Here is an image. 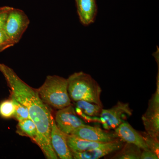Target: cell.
Instances as JSON below:
<instances>
[{"instance_id":"obj_1","label":"cell","mask_w":159,"mask_h":159,"mask_svg":"<svg viewBox=\"0 0 159 159\" xmlns=\"http://www.w3.org/2000/svg\"><path fill=\"white\" fill-rule=\"evenodd\" d=\"M0 71L10 89L11 97L28 109L30 119L34 122L37 129L36 144L47 159H58L51 144L52 114L41 99L37 90L24 82L12 69L6 65L0 63Z\"/></svg>"},{"instance_id":"obj_2","label":"cell","mask_w":159,"mask_h":159,"mask_svg":"<svg viewBox=\"0 0 159 159\" xmlns=\"http://www.w3.org/2000/svg\"><path fill=\"white\" fill-rule=\"evenodd\" d=\"M68 91L71 100H85L103 107L101 99L102 89L89 74L74 73L67 79Z\"/></svg>"},{"instance_id":"obj_3","label":"cell","mask_w":159,"mask_h":159,"mask_svg":"<svg viewBox=\"0 0 159 159\" xmlns=\"http://www.w3.org/2000/svg\"><path fill=\"white\" fill-rule=\"evenodd\" d=\"M37 90L43 102L54 108L61 109L71 104L67 79L57 75L48 76Z\"/></svg>"},{"instance_id":"obj_4","label":"cell","mask_w":159,"mask_h":159,"mask_svg":"<svg viewBox=\"0 0 159 159\" xmlns=\"http://www.w3.org/2000/svg\"><path fill=\"white\" fill-rule=\"evenodd\" d=\"M30 24V20L23 10L11 8L3 30L15 44L19 42Z\"/></svg>"},{"instance_id":"obj_5","label":"cell","mask_w":159,"mask_h":159,"mask_svg":"<svg viewBox=\"0 0 159 159\" xmlns=\"http://www.w3.org/2000/svg\"><path fill=\"white\" fill-rule=\"evenodd\" d=\"M133 110L128 103L118 101L111 108H102L100 116V121L106 130L115 129L128 117L132 115Z\"/></svg>"},{"instance_id":"obj_6","label":"cell","mask_w":159,"mask_h":159,"mask_svg":"<svg viewBox=\"0 0 159 159\" xmlns=\"http://www.w3.org/2000/svg\"><path fill=\"white\" fill-rule=\"evenodd\" d=\"M157 89L148 103V108L142 116V120L145 132L156 138L159 137V71Z\"/></svg>"},{"instance_id":"obj_7","label":"cell","mask_w":159,"mask_h":159,"mask_svg":"<svg viewBox=\"0 0 159 159\" xmlns=\"http://www.w3.org/2000/svg\"><path fill=\"white\" fill-rule=\"evenodd\" d=\"M54 120L57 127L67 135L71 134L75 129L85 124L84 121L77 116L76 110L71 104L58 110Z\"/></svg>"},{"instance_id":"obj_8","label":"cell","mask_w":159,"mask_h":159,"mask_svg":"<svg viewBox=\"0 0 159 159\" xmlns=\"http://www.w3.org/2000/svg\"><path fill=\"white\" fill-rule=\"evenodd\" d=\"M71 135L92 142L108 143L119 139L115 132L103 130L97 126L82 125L75 129Z\"/></svg>"},{"instance_id":"obj_9","label":"cell","mask_w":159,"mask_h":159,"mask_svg":"<svg viewBox=\"0 0 159 159\" xmlns=\"http://www.w3.org/2000/svg\"><path fill=\"white\" fill-rule=\"evenodd\" d=\"M51 144L58 158L61 159H73L67 143V134L57 127L52 115L51 116Z\"/></svg>"},{"instance_id":"obj_10","label":"cell","mask_w":159,"mask_h":159,"mask_svg":"<svg viewBox=\"0 0 159 159\" xmlns=\"http://www.w3.org/2000/svg\"><path fill=\"white\" fill-rule=\"evenodd\" d=\"M124 143L119 139L113 142L105 143L99 148L83 152L71 151V153L73 159H98L119 150L124 145Z\"/></svg>"},{"instance_id":"obj_11","label":"cell","mask_w":159,"mask_h":159,"mask_svg":"<svg viewBox=\"0 0 159 159\" xmlns=\"http://www.w3.org/2000/svg\"><path fill=\"white\" fill-rule=\"evenodd\" d=\"M114 132L122 142L134 144L142 150H149L141 133L136 130L128 122H122L115 129Z\"/></svg>"},{"instance_id":"obj_12","label":"cell","mask_w":159,"mask_h":159,"mask_svg":"<svg viewBox=\"0 0 159 159\" xmlns=\"http://www.w3.org/2000/svg\"><path fill=\"white\" fill-rule=\"evenodd\" d=\"M80 20L88 26L95 21L97 13L96 0H75Z\"/></svg>"},{"instance_id":"obj_13","label":"cell","mask_w":159,"mask_h":159,"mask_svg":"<svg viewBox=\"0 0 159 159\" xmlns=\"http://www.w3.org/2000/svg\"><path fill=\"white\" fill-rule=\"evenodd\" d=\"M67 143L71 151L83 152L99 148L106 143L92 142L70 134L67 135Z\"/></svg>"},{"instance_id":"obj_14","label":"cell","mask_w":159,"mask_h":159,"mask_svg":"<svg viewBox=\"0 0 159 159\" xmlns=\"http://www.w3.org/2000/svg\"><path fill=\"white\" fill-rule=\"evenodd\" d=\"M142 149L136 145L126 143L111 159H140Z\"/></svg>"},{"instance_id":"obj_15","label":"cell","mask_w":159,"mask_h":159,"mask_svg":"<svg viewBox=\"0 0 159 159\" xmlns=\"http://www.w3.org/2000/svg\"><path fill=\"white\" fill-rule=\"evenodd\" d=\"M18 130L19 133L29 137L35 143H37L38 131L36 125L31 119L19 121Z\"/></svg>"},{"instance_id":"obj_16","label":"cell","mask_w":159,"mask_h":159,"mask_svg":"<svg viewBox=\"0 0 159 159\" xmlns=\"http://www.w3.org/2000/svg\"><path fill=\"white\" fill-rule=\"evenodd\" d=\"M75 104L84 114L90 117L99 116L102 109V107L98 104L85 100L76 101Z\"/></svg>"},{"instance_id":"obj_17","label":"cell","mask_w":159,"mask_h":159,"mask_svg":"<svg viewBox=\"0 0 159 159\" xmlns=\"http://www.w3.org/2000/svg\"><path fill=\"white\" fill-rule=\"evenodd\" d=\"M15 106L11 99L4 100L0 103V116L8 119L14 116Z\"/></svg>"},{"instance_id":"obj_18","label":"cell","mask_w":159,"mask_h":159,"mask_svg":"<svg viewBox=\"0 0 159 159\" xmlns=\"http://www.w3.org/2000/svg\"><path fill=\"white\" fill-rule=\"evenodd\" d=\"M15 106L14 116L17 121H20L25 119H30L28 109L25 105L20 103L13 97H11Z\"/></svg>"},{"instance_id":"obj_19","label":"cell","mask_w":159,"mask_h":159,"mask_svg":"<svg viewBox=\"0 0 159 159\" xmlns=\"http://www.w3.org/2000/svg\"><path fill=\"white\" fill-rule=\"evenodd\" d=\"M149 150L155 152L159 157V138L152 136L146 132L140 133Z\"/></svg>"},{"instance_id":"obj_20","label":"cell","mask_w":159,"mask_h":159,"mask_svg":"<svg viewBox=\"0 0 159 159\" xmlns=\"http://www.w3.org/2000/svg\"><path fill=\"white\" fill-rule=\"evenodd\" d=\"M14 45V43L9 38L3 29L0 30V53Z\"/></svg>"},{"instance_id":"obj_21","label":"cell","mask_w":159,"mask_h":159,"mask_svg":"<svg viewBox=\"0 0 159 159\" xmlns=\"http://www.w3.org/2000/svg\"><path fill=\"white\" fill-rule=\"evenodd\" d=\"M12 7L9 6H3L0 7V30H3L6 24L10 10Z\"/></svg>"},{"instance_id":"obj_22","label":"cell","mask_w":159,"mask_h":159,"mask_svg":"<svg viewBox=\"0 0 159 159\" xmlns=\"http://www.w3.org/2000/svg\"><path fill=\"white\" fill-rule=\"evenodd\" d=\"M159 157L150 150H142L140 159H158Z\"/></svg>"}]
</instances>
